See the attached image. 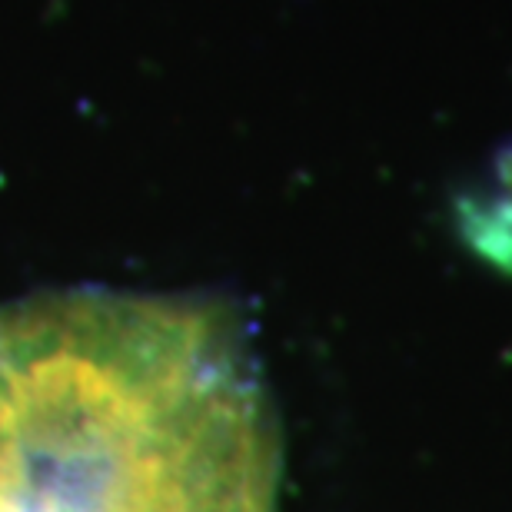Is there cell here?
Returning <instances> with one entry per match:
<instances>
[{
    "label": "cell",
    "mask_w": 512,
    "mask_h": 512,
    "mask_svg": "<svg viewBox=\"0 0 512 512\" xmlns=\"http://www.w3.org/2000/svg\"><path fill=\"white\" fill-rule=\"evenodd\" d=\"M280 433L233 303H0V512H276Z\"/></svg>",
    "instance_id": "obj_1"
},
{
    "label": "cell",
    "mask_w": 512,
    "mask_h": 512,
    "mask_svg": "<svg viewBox=\"0 0 512 512\" xmlns=\"http://www.w3.org/2000/svg\"><path fill=\"white\" fill-rule=\"evenodd\" d=\"M459 233L483 260L512 273V147L489 177L459 200Z\"/></svg>",
    "instance_id": "obj_2"
}]
</instances>
